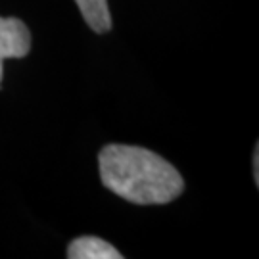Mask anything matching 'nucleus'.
Wrapping results in <instances>:
<instances>
[{"label": "nucleus", "instance_id": "nucleus-1", "mask_svg": "<svg viewBox=\"0 0 259 259\" xmlns=\"http://www.w3.org/2000/svg\"><path fill=\"white\" fill-rule=\"evenodd\" d=\"M102 185L131 204L159 205L185 190L181 173L156 152L129 144H108L98 154Z\"/></svg>", "mask_w": 259, "mask_h": 259}, {"label": "nucleus", "instance_id": "nucleus-2", "mask_svg": "<svg viewBox=\"0 0 259 259\" xmlns=\"http://www.w3.org/2000/svg\"><path fill=\"white\" fill-rule=\"evenodd\" d=\"M31 50V33L27 25L16 18H0V83L4 73V60L25 58ZM2 89V84H0Z\"/></svg>", "mask_w": 259, "mask_h": 259}, {"label": "nucleus", "instance_id": "nucleus-3", "mask_svg": "<svg viewBox=\"0 0 259 259\" xmlns=\"http://www.w3.org/2000/svg\"><path fill=\"white\" fill-rule=\"evenodd\" d=\"M69 259H121L119 251L110 242L98 236H79L67 246Z\"/></svg>", "mask_w": 259, "mask_h": 259}, {"label": "nucleus", "instance_id": "nucleus-4", "mask_svg": "<svg viewBox=\"0 0 259 259\" xmlns=\"http://www.w3.org/2000/svg\"><path fill=\"white\" fill-rule=\"evenodd\" d=\"M81 16L94 33H108L111 29V14L108 0H75Z\"/></svg>", "mask_w": 259, "mask_h": 259}, {"label": "nucleus", "instance_id": "nucleus-5", "mask_svg": "<svg viewBox=\"0 0 259 259\" xmlns=\"http://www.w3.org/2000/svg\"><path fill=\"white\" fill-rule=\"evenodd\" d=\"M253 179H255V185H259V146H255V152H253Z\"/></svg>", "mask_w": 259, "mask_h": 259}]
</instances>
